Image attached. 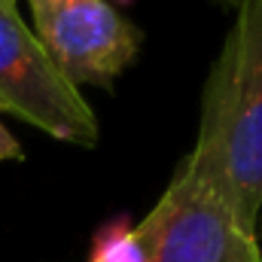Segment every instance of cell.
Returning a JSON list of instances; mask_svg holds the SVG:
<instances>
[{
	"label": "cell",
	"mask_w": 262,
	"mask_h": 262,
	"mask_svg": "<svg viewBox=\"0 0 262 262\" xmlns=\"http://www.w3.org/2000/svg\"><path fill=\"white\" fill-rule=\"evenodd\" d=\"M256 235L262 216V0H241L207 73L195 146L183 159Z\"/></svg>",
	"instance_id": "cell-1"
},
{
	"label": "cell",
	"mask_w": 262,
	"mask_h": 262,
	"mask_svg": "<svg viewBox=\"0 0 262 262\" xmlns=\"http://www.w3.org/2000/svg\"><path fill=\"white\" fill-rule=\"evenodd\" d=\"M134 238L143 262H262L259 238L186 162L152 210L134 223Z\"/></svg>",
	"instance_id": "cell-2"
},
{
	"label": "cell",
	"mask_w": 262,
	"mask_h": 262,
	"mask_svg": "<svg viewBox=\"0 0 262 262\" xmlns=\"http://www.w3.org/2000/svg\"><path fill=\"white\" fill-rule=\"evenodd\" d=\"M0 110L64 143L95 146L101 137L82 92L6 3H0Z\"/></svg>",
	"instance_id": "cell-3"
},
{
	"label": "cell",
	"mask_w": 262,
	"mask_h": 262,
	"mask_svg": "<svg viewBox=\"0 0 262 262\" xmlns=\"http://www.w3.org/2000/svg\"><path fill=\"white\" fill-rule=\"evenodd\" d=\"M28 6L34 37L79 92L113 85L140 52V28L110 0H28Z\"/></svg>",
	"instance_id": "cell-4"
},
{
	"label": "cell",
	"mask_w": 262,
	"mask_h": 262,
	"mask_svg": "<svg viewBox=\"0 0 262 262\" xmlns=\"http://www.w3.org/2000/svg\"><path fill=\"white\" fill-rule=\"evenodd\" d=\"M89 262H143V250L134 238V223L128 216H113L98 229Z\"/></svg>",
	"instance_id": "cell-5"
},
{
	"label": "cell",
	"mask_w": 262,
	"mask_h": 262,
	"mask_svg": "<svg viewBox=\"0 0 262 262\" xmlns=\"http://www.w3.org/2000/svg\"><path fill=\"white\" fill-rule=\"evenodd\" d=\"M25 159V149L21 143L6 131V125L0 122V162H21Z\"/></svg>",
	"instance_id": "cell-6"
},
{
	"label": "cell",
	"mask_w": 262,
	"mask_h": 262,
	"mask_svg": "<svg viewBox=\"0 0 262 262\" xmlns=\"http://www.w3.org/2000/svg\"><path fill=\"white\" fill-rule=\"evenodd\" d=\"M116 3H119V6H128V3H134V0H116Z\"/></svg>",
	"instance_id": "cell-7"
},
{
	"label": "cell",
	"mask_w": 262,
	"mask_h": 262,
	"mask_svg": "<svg viewBox=\"0 0 262 262\" xmlns=\"http://www.w3.org/2000/svg\"><path fill=\"white\" fill-rule=\"evenodd\" d=\"M0 3H6V6H15V0H0Z\"/></svg>",
	"instance_id": "cell-8"
},
{
	"label": "cell",
	"mask_w": 262,
	"mask_h": 262,
	"mask_svg": "<svg viewBox=\"0 0 262 262\" xmlns=\"http://www.w3.org/2000/svg\"><path fill=\"white\" fill-rule=\"evenodd\" d=\"M259 235H262V223H259V226H256V238H259Z\"/></svg>",
	"instance_id": "cell-9"
}]
</instances>
